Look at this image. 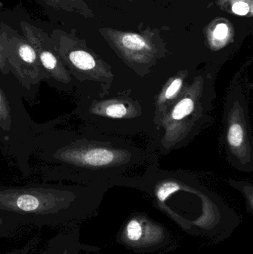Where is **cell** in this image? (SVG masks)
I'll return each instance as SVG.
<instances>
[{
    "label": "cell",
    "mask_w": 253,
    "mask_h": 254,
    "mask_svg": "<svg viewBox=\"0 0 253 254\" xmlns=\"http://www.w3.org/2000/svg\"><path fill=\"white\" fill-rule=\"evenodd\" d=\"M194 102L190 98L181 100L174 108L172 113V119L175 120H181L193 113L194 110Z\"/></svg>",
    "instance_id": "9"
},
{
    "label": "cell",
    "mask_w": 253,
    "mask_h": 254,
    "mask_svg": "<svg viewBox=\"0 0 253 254\" xmlns=\"http://www.w3.org/2000/svg\"><path fill=\"white\" fill-rule=\"evenodd\" d=\"M0 213L38 227L68 225L79 215L74 192L51 188L0 189Z\"/></svg>",
    "instance_id": "1"
},
{
    "label": "cell",
    "mask_w": 253,
    "mask_h": 254,
    "mask_svg": "<svg viewBox=\"0 0 253 254\" xmlns=\"http://www.w3.org/2000/svg\"><path fill=\"white\" fill-rule=\"evenodd\" d=\"M234 28L230 21L224 18H216L206 28L208 42L212 49L224 47L231 40Z\"/></svg>",
    "instance_id": "6"
},
{
    "label": "cell",
    "mask_w": 253,
    "mask_h": 254,
    "mask_svg": "<svg viewBox=\"0 0 253 254\" xmlns=\"http://www.w3.org/2000/svg\"><path fill=\"white\" fill-rule=\"evenodd\" d=\"M43 254H77V243L72 233H65L53 237Z\"/></svg>",
    "instance_id": "7"
},
{
    "label": "cell",
    "mask_w": 253,
    "mask_h": 254,
    "mask_svg": "<svg viewBox=\"0 0 253 254\" xmlns=\"http://www.w3.org/2000/svg\"><path fill=\"white\" fill-rule=\"evenodd\" d=\"M11 125L10 109L7 100L0 89V127L4 130H9Z\"/></svg>",
    "instance_id": "10"
},
{
    "label": "cell",
    "mask_w": 253,
    "mask_h": 254,
    "mask_svg": "<svg viewBox=\"0 0 253 254\" xmlns=\"http://www.w3.org/2000/svg\"><path fill=\"white\" fill-rule=\"evenodd\" d=\"M56 50L70 73L91 74L98 68V61L95 56L89 51L80 47L77 42H62Z\"/></svg>",
    "instance_id": "4"
},
{
    "label": "cell",
    "mask_w": 253,
    "mask_h": 254,
    "mask_svg": "<svg viewBox=\"0 0 253 254\" xmlns=\"http://www.w3.org/2000/svg\"><path fill=\"white\" fill-rule=\"evenodd\" d=\"M180 185L175 182H166L159 188L157 191V197L159 201L164 202L169 195L179 190Z\"/></svg>",
    "instance_id": "13"
},
{
    "label": "cell",
    "mask_w": 253,
    "mask_h": 254,
    "mask_svg": "<svg viewBox=\"0 0 253 254\" xmlns=\"http://www.w3.org/2000/svg\"><path fill=\"white\" fill-rule=\"evenodd\" d=\"M30 44L33 46L48 79H53L62 84L71 82V73L62 62L55 46L40 34L27 32Z\"/></svg>",
    "instance_id": "3"
},
{
    "label": "cell",
    "mask_w": 253,
    "mask_h": 254,
    "mask_svg": "<svg viewBox=\"0 0 253 254\" xmlns=\"http://www.w3.org/2000/svg\"><path fill=\"white\" fill-rule=\"evenodd\" d=\"M244 131L239 124H233L229 128L228 142L233 147H238L243 143Z\"/></svg>",
    "instance_id": "12"
},
{
    "label": "cell",
    "mask_w": 253,
    "mask_h": 254,
    "mask_svg": "<svg viewBox=\"0 0 253 254\" xmlns=\"http://www.w3.org/2000/svg\"><path fill=\"white\" fill-rule=\"evenodd\" d=\"M10 69L27 89L48 79L37 53L30 43L17 37H4L1 42Z\"/></svg>",
    "instance_id": "2"
},
{
    "label": "cell",
    "mask_w": 253,
    "mask_h": 254,
    "mask_svg": "<svg viewBox=\"0 0 253 254\" xmlns=\"http://www.w3.org/2000/svg\"><path fill=\"white\" fill-rule=\"evenodd\" d=\"M126 235L128 240L132 243H137L141 240L143 235L141 224L136 219H132L126 225Z\"/></svg>",
    "instance_id": "11"
},
{
    "label": "cell",
    "mask_w": 253,
    "mask_h": 254,
    "mask_svg": "<svg viewBox=\"0 0 253 254\" xmlns=\"http://www.w3.org/2000/svg\"><path fill=\"white\" fill-rule=\"evenodd\" d=\"M101 32H103L104 36L114 46L126 53L147 55L152 52V45L146 35L112 28H105Z\"/></svg>",
    "instance_id": "5"
},
{
    "label": "cell",
    "mask_w": 253,
    "mask_h": 254,
    "mask_svg": "<svg viewBox=\"0 0 253 254\" xmlns=\"http://www.w3.org/2000/svg\"><path fill=\"white\" fill-rule=\"evenodd\" d=\"M181 86H182V80H181V79H175L171 83L170 86L168 87V89H166V94H165V97H166V99H171V98H173L178 93V91L181 89Z\"/></svg>",
    "instance_id": "15"
},
{
    "label": "cell",
    "mask_w": 253,
    "mask_h": 254,
    "mask_svg": "<svg viewBox=\"0 0 253 254\" xmlns=\"http://www.w3.org/2000/svg\"><path fill=\"white\" fill-rule=\"evenodd\" d=\"M105 113L108 117L120 119L126 116L127 113V109L123 104H111L106 107Z\"/></svg>",
    "instance_id": "14"
},
{
    "label": "cell",
    "mask_w": 253,
    "mask_h": 254,
    "mask_svg": "<svg viewBox=\"0 0 253 254\" xmlns=\"http://www.w3.org/2000/svg\"><path fill=\"white\" fill-rule=\"evenodd\" d=\"M10 70V66H9L8 63L6 59L1 42H0V71H1L3 74H7Z\"/></svg>",
    "instance_id": "16"
},
{
    "label": "cell",
    "mask_w": 253,
    "mask_h": 254,
    "mask_svg": "<svg viewBox=\"0 0 253 254\" xmlns=\"http://www.w3.org/2000/svg\"><path fill=\"white\" fill-rule=\"evenodd\" d=\"M216 3L227 13L249 17L253 15V0H217Z\"/></svg>",
    "instance_id": "8"
}]
</instances>
